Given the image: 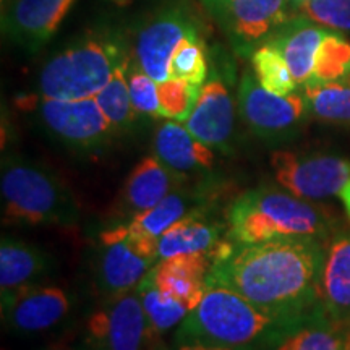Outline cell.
I'll return each instance as SVG.
<instances>
[{
    "label": "cell",
    "instance_id": "33",
    "mask_svg": "<svg viewBox=\"0 0 350 350\" xmlns=\"http://www.w3.org/2000/svg\"><path fill=\"white\" fill-rule=\"evenodd\" d=\"M204 10L213 16L217 23H221V20L224 18L227 10L234 5L235 0H201Z\"/></svg>",
    "mask_w": 350,
    "mask_h": 350
},
{
    "label": "cell",
    "instance_id": "21",
    "mask_svg": "<svg viewBox=\"0 0 350 350\" xmlns=\"http://www.w3.org/2000/svg\"><path fill=\"white\" fill-rule=\"evenodd\" d=\"M214 206L200 208L175 222L157 240L161 260L182 253L211 252L227 237L229 226L214 217Z\"/></svg>",
    "mask_w": 350,
    "mask_h": 350
},
{
    "label": "cell",
    "instance_id": "1",
    "mask_svg": "<svg viewBox=\"0 0 350 350\" xmlns=\"http://www.w3.org/2000/svg\"><path fill=\"white\" fill-rule=\"evenodd\" d=\"M327 245L294 237L234 243L226 237L209 252L206 286L230 288L269 317L294 323L321 304Z\"/></svg>",
    "mask_w": 350,
    "mask_h": 350
},
{
    "label": "cell",
    "instance_id": "9",
    "mask_svg": "<svg viewBox=\"0 0 350 350\" xmlns=\"http://www.w3.org/2000/svg\"><path fill=\"white\" fill-rule=\"evenodd\" d=\"M204 25L188 0H169L138 26L133 57L157 83L169 78V62L185 38L203 36Z\"/></svg>",
    "mask_w": 350,
    "mask_h": 350
},
{
    "label": "cell",
    "instance_id": "23",
    "mask_svg": "<svg viewBox=\"0 0 350 350\" xmlns=\"http://www.w3.org/2000/svg\"><path fill=\"white\" fill-rule=\"evenodd\" d=\"M321 304L332 321L350 329V237L345 235L327 245Z\"/></svg>",
    "mask_w": 350,
    "mask_h": 350
},
{
    "label": "cell",
    "instance_id": "30",
    "mask_svg": "<svg viewBox=\"0 0 350 350\" xmlns=\"http://www.w3.org/2000/svg\"><path fill=\"white\" fill-rule=\"evenodd\" d=\"M201 88L183 80L167 78L157 83L159 106L163 119L174 122H187L198 100Z\"/></svg>",
    "mask_w": 350,
    "mask_h": 350
},
{
    "label": "cell",
    "instance_id": "6",
    "mask_svg": "<svg viewBox=\"0 0 350 350\" xmlns=\"http://www.w3.org/2000/svg\"><path fill=\"white\" fill-rule=\"evenodd\" d=\"M159 260L157 239L133 237L119 224H107L99 232L91 260V278L99 300L137 291Z\"/></svg>",
    "mask_w": 350,
    "mask_h": 350
},
{
    "label": "cell",
    "instance_id": "24",
    "mask_svg": "<svg viewBox=\"0 0 350 350\" xmlns=\"http://www.w3.org/2000/svg\"><path fill=\"white\" fill-rule=\"evenodd\" d=\"M130 60L131 55L126 57L124 62L113 70L107 85L94 96L100 111L104 112V116L107 117V120L111 122L113 126H116V130L119 131V133H124V131L135 129L139 117H143L139 116L137 109L131 104L129 80H126V68H129Z\"/></svg>",
    "mask_w": 350,
    "mask_h": 350
},
{
    "label": "cell",
    "instance_id": "25",
    "mask_svg": "<svg viewBox=\"0 0 350 350\" xmlns=\"http://www.w3.org/2000/svg\"><path fill=\"white\" fill-rule=\"evenodd\" d=\"M304 96L314 119L350 126V75L339 81L305 85Z\"/></svg>",
    "mask_w": 350,
    "mask_h": 350
},
{
    "label": "cell",
    "instance_id": "22",
    "mask_svg": "<svg viewBox=\"0 0 350 350\" xmlns=\"http://www.w3.org/2000/svg\"><path fill=\"white\" fill-rule=\"evenodd\" d=\"M326 33L314 21L301 15H292L268 41L281 51L297 85L304 86L312 78L314 57Z\"/></svg>",
    "mask_w": 350,
    "mask_h": 350
},
{
    "label": "cell",
    "instance_id": "2",
    "mask_svg": "<svg viewBox=\"0 0 350 350\" xmlns=\"http://www.w3.org/2000/svg\"><path fill=\"white\" fill-rule=\"evenodd\" d=\"M227 237L234 243L274 239H317L331 243L334 221L325 208L282 187L261 185L245 191L227 213Z\"/></svg>",
    "mask_w": 350,
    "mask_h": 350
},
{
    "label": "cell",
    "instance_id": "32",
    "mask_svg": "<svg viewBox=\"0 0 350 350\" xmlns=\"http://www.w3.org/2000/svg\"><path fill=\"white\" fill-rule=\"evenodd\" d=\"M294 15H301L314 23L350 33V0H308L294 7Z\"/></svg>",
    "mask_w": 350,
    "mask_h": 350
},
{
    "label": "cell",
    "instance_id": "20",
    "mask_svg": "<svg viewBox=\"0 0 350 350\" xmlns=\"http://www.w3.org/2000/svg\"><path fill=\"white\" fill-rule=\"evenodd\" d=\"M55 262L38 245L3 235L0 242V294L47 282Z\"/></svg>",
    "mask_w": 350,
    "mask_h": 350
},
{
    "label": "cell",
    "instance_id": "13",
    "mask_svg": "<svg viewBox=\"0 0 350 350\" xmlns=\"http://www.w3.org/2000/svg\"><path fill=\"white\" fill-rule=\"evenodd\" d=\"M235 100L221 72L213 68L211 77L201 86L198 100L185 122L196 139L214 151L232 154L237 144Z\"/></svg>",
    "mask_w": 350,
    "mask_h": 350
},
{
    "label": "cell",
    "instance_id": "15",
    "mask_svg": "<svg viewBox=\"0 0 350 350\" xmlns=\"http://www.w3.org/2000/svg\"><path fill=\"white\" fill-rule=\"evenodd\" d=\"M190 182L172 172L157 157L146 156L126 175L111 209V224H125L130 219L154 208L170 191Z\"/></svg>",
    "mask_w": 350,
    "mask_h": 350
},
{
    "label": "cell",
    "instance_id": "16",
    "mask_svg": "<svg viewBox=\"0 0 350 350\" xmlns=\"http://www.w3.org/2000/svg\"><path fill=\"white\" fill-rule=\"evenodd\" d=\"M75 0H7L2 31L26 52H38L54 36Z\"/></svg>",
    "mask_w": 350,
    "mask_h": 350
},
{
    "label": "cell",
    "instance_id": "7",
    "mask_svg": "<svg viewBox=\"0 0 350 350\" xmlns=\"http://www.w3.org/2000/svg\"><path fill=\"white\" fill-rule=\"evenodd\" d=\"M161 344L138 291L100 299L83 319L78 339L81 350H156Z\"/></svg>",
    "mask_w": 350,
    "mask_h": 350
},
{
    "label": "cell",
    "instance_id": "31",
    "mask_svg": "<svg viewBox=\"0 0 350 350\" xmlns=\"http://www.w3.org/2000/svg\"><path fill=\"white\" fill-rule=\"evenodd\" d=\"M126 80H129L130 98L133 107L143 117L161 119L159 94H157V81L148 75L139 64L131 55V60L126 68Z\"/></svg>",
    "mask_w": 350,
    "mask_h": 350
},
{
    "label": "cell",
    "instance_id": "34",
    "mask_svg": "<svg viewBox=\"0 0 350 350\" xmlns=\"http://www.w3.org/2000/svg\"><path fill=\"white\" fill-rule=\"evenodd\" d=\"M156 350H235V349H227V347H214V345H204V344H180V342H172V344H161Z\"/></svg>",
    "mask_w": 350,
    "mask_h": 350
},
{
    "label": "cell",
    "instance_id": "37",
    "mask_svg": "<svg viewBox=\"0 0 350 350\" xmlns=\"http://www.w3.org/2000/svg\"><path fill=\"white\" fill-rule=\"evenodd\" d=\"M305 2H308V0H288V3H291V7L300 5V3H305Z\"/></svg>",
    "mask_w": 350,
    "mask_h": 350
},
{
    "label": "cell",
    "instance_id": "8",
    "mask_svg": "<svg viewBox=\"0 0 350 350\" xmlns=\"http://www.w3.org/2000/svg\"><path fill=\"white\" fill-rule=\"evenodd\" d=\"M33 109L44 133L72 154H103L119 135L94 98L60 100L38 96Z\"/></svg>",
    "mask_w": 350,
    "mask_h": 350
},
{
    "label": "cell",
    "instance_id": "35",
    "mask_svg": "<svg viewBox=\"0 0 350 350\" xmlns=\"http://www.w3.org/2000/svg\"><path fill=\"white\" fill-rule=\"evenodd\" d=\"M339 198L342 200L344 208H345V211H347V216L350 219V178H349V182L344 185L342 190H340Z\"/></svg>",
    "mask_w": 350,
    "mask_h": 350
},
{
    "label": "cell",
    "instance_id": "27",
    "mask_svg": "<svg viewBox=\"0 0 350 350\" xmlns=\"http://www.w3.org/2000/svg\"><path fill=\"white\" fill-rule=\"evenodd\" d=\"M252 67L260 85L269 93L288 96L295 93L297 81L288 68L287 60L281 51L273 44L266 42L252 54Z\"/></svg>",
    "mask_w": 350,
    "mask_h": 350
},
{
    "label": "cell",
    "instance_id": "26",
    "mask_svg": "<svg viewBox=\"0 0 350 350\" xmlns=\"http://www.w3.org/2000/svg\"><path fill=\"white\" fill-rule=\"evenodd\" d=\"M137 291L151 326L161 338L180 326L183 319L196 308L190 301L161 292L148 278L139 282Z\"/></svg>",
    "mask_w": 350,
    "mask_h": 350
},
{
    "label": "cell",
    "instance_id": "10",
    "mask_svg": "<svg viewBox=\"0 0 350 350\" xmlns=\"http://www.w3.org/2000/svg\"><path fill=\"white\" fill-rule=\"evenodd\" d=\"M237 111L248 130L271 144L294 139L310 117L304 93L288 96L269 93L250 70H247L240 80Z\"/></svg>",
    "mask_w": 350,
    "mask_h": 350
},
{
    "label": "cell",
    "instance_id": "3",
    "mask_svg": "<svg viewBox=\"0 0 350 350\" xmlns=\"http://www.w3.org/2000/svg\"><path fill=\"white\" fill-rule=\"evenodd\" d=\"M0 204L5 227L72 229L80 222V206L68 183L49 165L23 156H3Z\"/></svg>",
    "mask_w": 350,
    "mask_h": 350
},
{
    "label": "cell",
    "instance_id": "36",
    "mask_svg": "<svg viewBox=\"0 0 350 350\" xmlns=\"http://www.w3.org/2000/svg\"><path fill=\"white\" fill-rule=\"evenodd\" d=\"M42 350H81L78 345H68V344H54L51 347H46Z\"/></svg>",
    "mask_w": 350,
    "mask_h": 350
},
{
    "label": "cell",
    "instance_id": "14",
    "mask_svg": "<svg viewBox=\"0 0 350 350\" xmlns=\"http://www.w3.org/2000/svg\"><path fill=\"white\" fill-rule=\"evenodd\" d=\"M288 18V0H235L219 25L235 54L252 57Z\"/></svg>",
    "mask_w": 350,
    "mask_h": 350
},
{
    "label": "cell",
    "instance_id": "38",
    "mask_svg": "<svg viewBox=\"0 0 350 350\" xmlns=\"http://www.w3.org/2000/svg\"><path fill=\"white\" fill-rule=\"evenodd\" d=\"M117 2H122V0H117Z\"/></svg>",
    "mask_w": 350,
    "mask_h": 350
},
{
    "label": "cell",
    "instance_id": "17",
    "mask_svg": "<svg viewBox=\"0 0 350 350\" xmlns=\"http://www.w3.org/2000/svg\"><path fill=\"white\" fill-rule=\"evenodd\" d=\"M152 154L172 172L188 180L213 178L216 154L180 122H163L152 137Z\"/></svg>",
    "mask_w": 350,
    "mask_h": 350
},
{
    "label": "cell",
    "instance_id": "29",
    "mask_svg": "<svg viewBox=\"0 0 350 350\" xmlns=\"http://www.w3.org/2000/svg\"><path fill=\"white\" fill-rule=\"evenodd\" d=\"M208 49L203 36H190L175 47L169 62V78L203 86L208 80Z\"/></svg>",
    "mask_w": 350,
    "mask_h": 350
},
{
    "label": "cell",
    "instance_id": "11",
    "mask_svg": "<svg viewBox=\"0 0 350 350\" xmlns=\"http://www.w3.org/2000/svg\"><path fill=\"white\" fill-rule=\"evenodd\" d=\"M2 325L16 338H36L67 325L77 306L72 291L59 284L41 282L0 294Z\"/></svg>",
    "mask_w": 350,
    "mask_h": 350
},
{
    "label": "cell",
    "instance_id": "28",
    "mask_svg": "<svg viewBox=\"0 0 350 350\" xmlns=\"http://www.w3.org/2000/svg\"><path fill=\"white\" fill-rule=\"evenodd\" d=\"M350 75V41L339 33H326L319 44L314 67L306 85L339 81ZM305 86V85H304Z\"/></svg>",
    "mask_w": 350,
    "mask_h": 350
},
{
    "label": "cell",
    "instance_id": "18",
    "mask_svg": "<svg viewBox=\"0 0 350 350\" xmlns=\"http://www.w3.org/2000/svg\"><path fill=\"white\" fill-rule=\"evenodd\" d=\"M262 350H350V329L332 321L319 304L282 327Z\"/></svg>",
    "mask_w": 350,
    "mask_h": 350
},
{
    "label": "cell",
    "instance_id": "19",
    "mask_svg": "<svg viewBox=\"0 0 350 350\" xmlns=\"http://www.w3.org/2000/svg\"><path fill=\"white\" fill-rule=\"evenodd\" d=\"M211 266L213 258L209 252L182 253L157 261L146 278L164 294L196 306L208 288L206 278Z\"/></svg>",
    "mask_w": 350,
    "mask_h": 350
},
{
    "label": "cell",
    "instance_id": "4",
    "mask_svg": "<svg viewBox=\"0 0 350 350\" xmlns=\"http://www.w3.org/2000/svg\"><path fill=\"white\" fill-rule=\"evenodd\" d=\"M291 323L269 317L226 287L208 286L196 308L180 323L172 342L235 350H262Z\"/></svg>",
    "mask_w": 350,
    "mask_h": 350
},
{
    "label": "cell",
    "instance_id": "12",
    "mask_svg": "<svg viewBox=\"0 0 350 350\" xmlns=\"http://www.w3.org/2000/svg\"><path fill=\"white\" fill-rule=\"evenodd\" d=\"M269 163L279 187L308 201L339 195L350 178V161L331 152L278 150Z\"/></svg>",
    "mask_w": 350,
    "mask_h": 350
},
{
    "label": "cell",
    "instance_id": "5",
    "mask_svg": "<svg viewBox=\"0 0 350 350\" xmlns=\"http://www.w3.org/2000/svg\"><path fill=\"white\" fill-rule=\"evenodd\" d=\"M130 55L129 44L116 29L86 31L44 62L38 96L60 100L94 98Z\"/></svg>",
    "mask_w": 350,
    "mask_h": 350
}]
</instances>
